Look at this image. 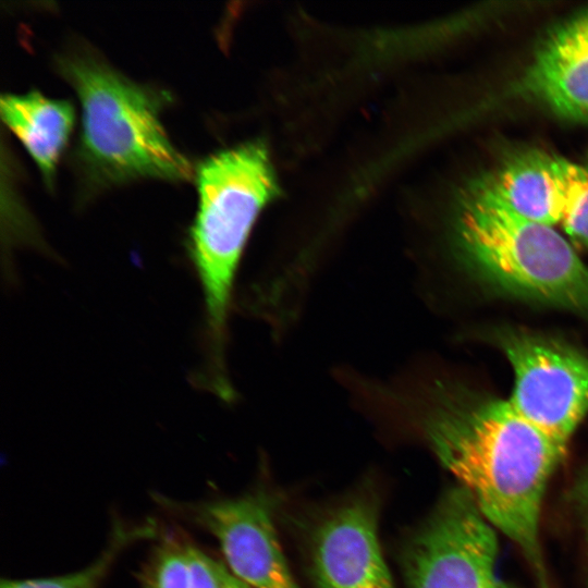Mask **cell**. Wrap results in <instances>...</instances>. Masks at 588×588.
I'll use <instances>...</instances> for the list:
<instances>
[{
  "label": "cell",
  "mask_w": 588,
  "mask_h": 588,
  "mask_svg": "<svg viewBox=\"0 0 588 588\" xmlns=\"http://www.w3.org/2000/svg\"><path fill=\"white\" fill-rule=\"evenodd\" d=\"M319 588H393L381 554L375 505L356 499L329 515L313 548Z\"/></svg>",
  "instance_id": "obj_9"
},
{
  "label": "cell",
  "mask_w": 588,
  "mask_h": 588,
  "mask_svg": "<svg viewBox=\"0 0 588 588\" xmlns=\"http://www.w3.org/2000/svg\"><path fill=\"white\" fill-rule=\"evenodd\" d=\"M453 253L489 290L571 310L588 320V266L553 226L527 220L477 180L461 193Z\"/></svg>",
  "instance_id": "obj_3"
},
{
  "label": "cell",
  "mask_w": 588,
  "mask_h": 588,
  "mask_svg": "<svg viewBox=\"0 0 588 588\" xmlns=\"http://www.w3.org/2000/svg\"><path fill=\"white\" fill-rule=\"evenodd\" d=\"M563 210L561 225L569 240L588 249V158L572 162L563 158Z\"/></svg>",
  "instance_id": "obj_12"
},
{
  "label": "cell",
  "mask_w": 588,
  "mask_h": 588,
  "mask_svg": "<svg viewBox=\"0 0 588 588\" xmlns=\"http://www.w3.org/2000/svg\"><path fill=\"white\" fill-rule=\"evenodd\" d=\"M495 531L463 488L450 490L405 547L407 588H510Z\"/></svg>",
  "instance_id": "obj_5"
},
{
  "label": "cell",
  "mask_w": 588,
  "mask_h": 588,
  "mask_svg": "<svg viewBox=\"0 0 588 588\" xmlns=\"http://www.w3.org/2000/svg\"><path fill=\"white\" fill-rule=\"evenodd\" d=\"M499 341L515 375L512 406L567 443L588 413V354L525 331H505Z\"/></svg>",
  "instance_id": "obj_6"
},
{
  "label": "cell",
  "mask_w": 588,
  "mask_h": 588,
  "mask_svg": "<svg viewBox=\"0 0 588 588\" xmlns=\"http://www.w3.org/2000/svg\"><path fill=\"white\" fill-rule=\"evenodd\" d=\"M58 64L81 100V156L95 179H191L189 162L158 118L162 101L157 93L86 53L61 57Z\"/></svg>",
  "instance_id": "obj_4"
},
{
  "label": "cell",
  "mask_w": 588,
  "mask_h": 588,
  "mask_svg": "<svg viewBox=\"0 0 588 588\" xmlns=\"http://www.w3.org/2000/svg\"><path fill=\"white\" fill-rule=\"evenodd\" d=\"M505 95L588 123V10L549 30Z\"/></svg>",
  "instance_id": "obj_7"
},
{
  "label": "cell",
  "mask_w": 588,
  "mask_h": 588,
  "mask_svg": "<svg viewBox=\"0 0 588 588\" xmlns=\"http://www.w3.org/2000/svg\"><path fill=\"white\" fill-rule=\"evenodd\" d=\"M571 497L580 518L586 540L588 542V466L576 479Z\"/></svg>",
  "instance_id": "obj_16"
},
{
  "label": "cell",
  "mask_w": 588,
  "mask_h": 588,
  "mask_svg": "<svg viewBox=\"0 0 588 588\" xmlns=\"http://www.w3.org/2000/svg\"><path fill=\"white\" fill-rule=\"evenodd\" d=\"M429 445L481 515L522 551L549 588L540 543L542 503L567 443L510 403L465 390L440 391L422 421Z\"/></svg>",
  "instance_id": "obj_1"
},
{
  "label": "cell",
  "mask_w": 588,
  "mask_h": 588,
  "mask_svg": "<svg viewBox=\"0 0 588 588\" xmlns=\"http://www.w3.org/2000/svg\"><path fill=\"white\" fill-rule=\"evenodd\" d=\"M199 517L219 541L230 569L250 588H299L264 498L247 495L209 503Z\"/></svg>",
  "instance_id": "obj_8"
},
{
  "label": "cell",
  "mask_w": 588,
  "mask_h": 588,
  "mask_svg": "<svg viewBox=\"0 0 588 588\" xmlns=\"http://www.w3.org/2000/svg\"><path fill=\"white\" fill-rule=\"evenodd\" d=\"M0 110L5 124L21 139L46 183L50 184L74 123L72 105L32 90L25 95H2Z\"/></svg>",
  "instance_id": "obj_11"
},
{
  "label": "cell",
  "mask_w": 588,
  "mask_h": 588,
  "mask_svg": "<svg viewBox=\"0 0 588 588\" xmlns=\"http://www.w3.org/2000/svg\"><path fill=\"white\" fill-rule=\"evenodd\" d=\"M192 588H250L231 569L195 547H187Z\"/></svg>",
  "instance_id": "obj_15"
},
{
  "label": "cell",
  "mask_w": 588,
  "mask_h": 588,
  "mask_svg": "<svg viewBox=\"0 0 588 588\" xmlns=\"http://www.w3.org/2000/svg\"><path fill=\"white\" fill-rule=\"evenodd\" d=\"M196 176L199 205L188 255L204 298V383L223 390L230 385L224 350L238 265L257 217L280 188L268 149L259 140L211 155L199 163Z\"/></svg>",
  "instance_id": "obj_2"
},
{
  "label": "cell",
  "mask_w": 588,
  "mask_h": 588,
  "mask_svg": "<svg viewBox=\"0 0 588 588\" xmlns=\"http://www.w3.org/2000/svg\"><path fill=\"white\" fill-rule=\"evenodd\" d=\"M187 547L176 542L162 546L148 566L144 588H192Z\"/></svg>",
  "instance_id": "obj_13"
},
{
  "label": "cell",
  "mask_w": 588,
  "mask_h": 588,
  "mask_svg": "<svg viewBox=\"0 0 588 588\" xmlns=\"http://www.w3.org/2000/svg\"><path fill=\"white\" fill-rule=\"evenodd\" d=\"M126 540H130V537L124 535L117 538L95 563L79 572L49 578L3 580L1 588H97L119 549L124 546Z\"/></svg>",
  "instance_id": "obj_14"
},
{
  "label": "cell",
  "mask_w": 588,
  "mask_h": 588,
  "mask_svg": "<svg viewBox=\"0 0 588 588\" xmlns=\"http://www.w3.org/2000/svg\"><path fill=\"white\" fill-rule=\"evenodd\" d=\"M562 161L541 150H525L478 181L518 216L553 226L563 210Z\"/></svg>",
  "instance_id": "obj_10"
}]
</instances>
